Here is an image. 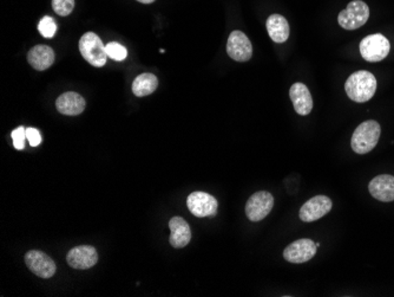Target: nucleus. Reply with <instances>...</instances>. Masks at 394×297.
<instances>
[{"mask_svg": "<svg viewBox=\"0 0 394 297\" xmlns=\"http://www.w3.org/2000/svg\"><path fill=\"white\" fill-rule=\"evenodd\" d=\"M227 53L236 62H248L253 56V45L242 31H232L227 43Z\"/></svg>", "mask_w": 394, "mask_h": 297, "instance_id": "1a4fd4ad", "label": "nucleus"}, {"mask_svg": "<svg viewBox=\"0 0 394 297\" xmlns=\"http://www.w3.org/2000/svg\"><path fill=\"white\" fill-rule=\"evenodd\" d=\"M159 87V80L154 74H142L133 83V93L138 97L147 96Z\"/></svg>", "mask_w": 394, "mask_h": 297, "instance_id": "6ab92c4d", "label": "nucleus"}, {"mask_svg": "<svg viewBox=\"0 0 394 297\" xmlns=\"http://www.w3.org/2000/svg\"><path fill=\"white\" fill-rule=\"evenodd\" d=\"M331 206L333 204L329 198L326 196H317L302 205L298 212V217L305 223L315 222L327 215L328 212L331 211Z\"/></svg>", "mask_w": 394, "mask_h": 297, "instance_id": "9b49d317", "label": "nucleus"}, {"mask_svg": "<svg viewBox=\"0 0 394 297\" xmlns=\"http://www.w3.org/2000/svg\"><path fill=\"white\" fill-rule=\"evenodd\" d=\"M12 140H13V146L15 149L22 151L25 147L26 129L24 127H18L17 129L13 130L11 134Z\"/></svg>", "mask_w": 394, "mask_h": 297, "instance_id": "5701e85b", "label": "nucleus"}, {"mask_svg": "<svg viewBox=\"0 0 394 297\" xmlns=\"http://www.w3.org/2000/svg\"><path fill=\"white\" fill-rule=\"evenodd\" d=\"M38 30L41 32V36L45 38H52L55 36V31H57V25H55V19L51 17H44L39 22L38 25Z\"/></svg>", "mask_w": 394, "mask_h": 297, "instance_id": "412c9836", "label": "nucleus"}, {"mask_svg": "<svg viewBox=\"0 0 394 297\" xmlns=\"http://www.w3.org/2000/svg\"><path fill=\"white\" fill-rule=\"evenodd\" d=\"M381 127L374 120L361 123L354 130L350 146L357 154H367L376 148L379 141Z\"/></svg>", "mask_w": 394, "mask_h": 297, "instance_id": "f03ea898", "label": "nucleus"}, {"mask_svg": "<svg viewBox=\"0 0 394 297\" xmlns=\"http://www.w3.org/2000/svg\"><path fill=\"white\" fill-rule=\"evenodd\" d=\"M137 1H140V3H143V4H151V3H154L155 0H137Z\"/></svg>", "mask_w": 394, "mask_h": 297, "instance_id": "393cba45", "label": "nucleus"}, {"mask_svg": "<svg viewBox=\"0 0 394 297\" xmlns=\"http://www.w3.org/2000/svg\"><path fill=\"white\" fill-rule=\"evenodd\" d=\"M26 139L29 140V145L32 147H37V146L41 145V133L36 128H27L26 129Z\"/></svg>", "mask_w": 394, "mask_h": 297, "instance_id": "b1692460", "label": "nucleus"}, {"mask_svg": "<svg viewBox=\"0 0 394 297\" xmlns=\"http://www.w3.org/2000/svg\"><path fill=\"white\" fill-rule=\"evenodd\" d=\"M107 49V57H110L114 61H124L128 56V51L123 45L118 44L116 42H111L105 46Z\"/></svg>", "mask_w": 394, "mask_h": 297, "instance_id": "aec40b11", "label": "nucleus"}, {"mask_svg": "<svg viewBox=\"0 0 394 297\" xmlns=\"http://www.w3.org/2000/svg\"><path fill=\"white\" fill-rule=\"evenodd\" d=\"M272 206H274V198L272 194H269L267 191H260L248 199L246 215L248 220L251 222H260L265 220L270 213Z\"/></svg>", "mask_w": 394, "mask_h": 297, "instance_id": "423d86ee", "label": "nucleus"}, {"mask_svg": "<svg viewBox=\"0 0 394 297\" xmlns=\"http://www.w3.org/2000/svg\"><path fill=\"white\" fill-rule=\"evenodd\" d=\"M187 206L189 211L199 218L214 217L218 213V201L211 194L201 191L189 194Z\"/></svg>", "mask_w": 394, "mask_h": 297, "instance_id": "6e6552de", "label": "nucleus"}, {"mask_svg": "<svg viewBox=\"0 0 394 297\" xmlns=\"http://www.w3.org/2000/svg\"><path fill=\"white\" fill-rule=\"evenodd\" d=\"M169 229L171 231L169 241L173 248L180 249L188 246L189 241L192 239V230L189 224L183 218L180 217L171 218L169 222Z\"/></svg>", "mask_w": 394, "mask_h": 297, "instance_id": "2eb2a0df", "label": "nucleus"}, {"mask_svg": "<svg viewBox=\"0 0 394 297\" xmlns=\"http://www.w3.org/2000/svg\"><path fill=\"white\" fill-rule=\"evenodd\" d=\"M360 53L364 60L371 63L380 62L390 53V44L383 34H369L360 42Z\"/></svg>", "mask_w": 394, "mask_h": 297, "instance_id": "39448f33", "label": "nucleus"}, {"mask_svg": "<svg viewBox=\"0 0 394 297\" xmlns=\"http://www.w3.org/2000/svg\"><path fill=\"white\" fill-rule=\"evenodd\" d=\"M55 108L60 114H64V115H79L85 109V100L79 94L69 91L57 99Z\"/></svg>", "mask_w": 394, "mask_h": 297, "instance_id": "dca6fc26", "label": "nucleus"}, {"mask_svg": "<svg viewBox=\"0 0 394 297\" xmlns=\"http://www.w3.org/2000/svg\"><path fill=\"white\" fill-rule=\"evenodd\" d=\"M79 51L86 62L96 68H102L107 63V49L96 34L86 32L79 39Z\"/></svg>", "mask_w": 394, "mask_h": 297, "instance_id": "7ed1b4c3", "label": "nucleus"}, {"mask_svg": "<svg viewBox=\"0 0 394 297\" xmlns=\"http://www.w3.org/2000/svg\"><path fill=\"white\" fill-rule=\"evenodd\" d=\"M289 96L294 106L295 112L298 115H310L313 109V99L310 89L303 83H294L289 89Z\"/></svg>", "mask_w": 394, "mask_h": 297, "instance_id": "4468645a", "label": "nucleus"}, {"mask_svg": "<svg viewBox=\"0 0 394 297\" xmlns=\"http://www.w3.org/2000/svg\"><path fill=\"white\" fill-rule=\"evenodd\" d=\"M27 61L36 70L44 71L55 63V51L48 45H37L29 50Z\"/></svg>", "mask_w": 394, "mask_h": 297, "instance_id": "f3484780", "label": "nucleus"}, {"mask_svg": "<svg viewBox=\"0 0 394 297\" xmlns=\"http://www.w3.org/2000/svg\"><path fill=\"white\" fill-rule=\"evenodd\" d=\"M74 0H52V8L58 15L65 17L74 11Z\"/></svg>", "mask_w": 394, "mask_h": 297, "instance_id": "4be33fe9", "label": "nucleus"}, {"mask_svg": "<svg viewBox=\"0 0 394 297\" xmlns=\"http://www.w3.org/2000/svg\"><path fill=\"white\" fill-rule=\"evenodd\" d=\"M67 260L71 267L85 270L93 267L98 262V253L93 246H76L67 253Z\"/></svg>", "mask_w": 394, "mask_h": 297, "instance_id": "f8f14e48", "label": "nucleus"}, {"mask_svg": "<svg viewBox=\"0 0 394 297\" xmlns=\"http://www.w3.org/2000/svg\"><path fill=\"white\" fill-rule=\"evenodd\" d=\"M369 191L374 199L383 203L394 201V177L390 175H380L372 179L369 185Z\"/></svg>", "mask_w": 394, "mask_h": 297, "instance_id": "ddd939ff", "label": "nucleus"}, {"mask_svg": "<svg viewBox=\"0 0 394 297\" xmlns=\"http://www.w3.org/2000/svg\"><path fill=\"white\" fill-rule=\"evenodd\" d=\"M317 251V243L308 238H302L293 241L284 249V258L289 263H306L315 256Z\"/></svg>", "mask_w": 394, "mask_h": 297, "instance_id": "0eeeda50", "label": "nucleus"}, {"mask_svg": "<svg viewBox=\"0 0 394 297\" xmlns=\"http://www.w3.org/2000/svg\"><path fill=\"white\" fill-rule=\"evenodd\" d=\"M25 263L34 275L39 276L41 279H50L55 275L57 270L51 257L38 250H31L26 253Z\"/></svg>", "mask_w": 394, "mask_h": 297, "instance_id": "9d476101", "label": "nucleus"}, {"mask_svg": "<svg viewBox=\"0 0 394 297\" xmlns=\"http://www.w3.org/2000/svg\"><path fill=\"white\" fill-rule=\"evenodd\" d=\"M347 96L357 103L371 100L376 91V78L372 72L359 70L350 75L345 83Z\"/></svg>", "mask_w": 394, "mask_h": 297, "instance_id": "f257e3e1", "label": "nucleus"}, {"mask_svg": "<svg viewBox=\"0 0 394 297\" xmlns=\"http://www.w3.org/2000/svg\"><path fill=\"white\" fill-rule=\"evenodd\" d=\"M369 18V5L362 0H353L343 11L340 12L338 23L345 30L353 31L365 25Z\"/></svg>", "mask_w": 394, "mask_h": 297, "instance_id": "20e7f679", "label": "nucleus"}, {"mask_svg": "<svg viewBox=\"0 0 394 297\" xmlns=\"http://www.w3.org/2000/svg\"><path fill=\"white\" fill-rule=\"evenodd\" d=\"M265 26H267L269 37L272 38V41L275 43H284L291 34L287 19L284 18V15H277V13L270 15L267 19Z\"/></svg>", "mask_w": 394, "mask_h": 297, "instance_id": "a211bd4d", "label": "nucleus"}]
</instances>
